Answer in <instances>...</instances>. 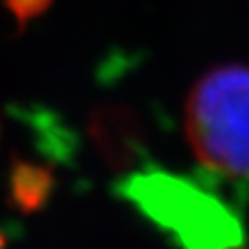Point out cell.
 I'll return each mask as SVG.
<instances>
[{
  "instance_id": "1",
  "label": "cell",
  "mask_w": 249,
  "mask_h": 249,
  "mask_svg": "<svg viewBox=\"0 0 249 249\" xmlns=\"http://www.w3.org/2000/svg\"><path fill=\"white\" fill-rule=\"evenodd\" d=\"M118 193L179 249H232L243 241L232 208L190 177L142 168L124 177Z\"/></svg>"
},
{
  "instance_id": "4",
  "label": "cell",
  "mask_w": 249,
  "mask_h": 249,
  "mask_svg": "<svg viewBox=\"0 0 249 249\" xmlns=\"http://www.w3.org/2000/svg\"><path fill=\"white\" fill-rule=\"evenodd\" d=\"M57 186V177L51 166L35 160L16 158L9 166L7 201L20 214H35L48 201Z\"/></svg>"
},
{
  "instance_id": "3",
  "label": "cell",
  "mask_w": 249,
  "mask_h": 249,
  "mask_svg": "<svg viewBox=\"0 0 249 249\" xmlns=\"http://www.w3.org/2000/svg\"><path fill=\"white\" fill-rule=\"evenodd\" d=\"M92 144L114 171H131L144 158V127L124 105H99L88 121Z\"/></svg>"
},
{
  "instance_id": "6",
  "label": "cell",
  "mask_w": 249,
  "mask_h": 249,
  "mask_svg": "<svg viewBox=\"0 0 249 249\" xmlns=\"http://www.w3.org/2000/svg\"><path fill=\"white\" fill-rule=\"evenodd\" d=\"M0 247H2V238H0Z\"/></svg>"
},
{
  "instance_id": "2",
  "label": "cell",
  "mask_w": 249,
  "mask_h": 249,
  "mask_svg": "<svg viewBox=\"0 0 249 249\" xmlns=\"http://www.w3.org/2000/svg\"><path fill=\"white\" fill-rule=\"evenodd\" d=\"M186 138L208 171L247 179L249 66H216L199 79L186 101Z\"/></svg>"
},
{
  "instance_id": "5",
  "label": "cell",
  "mask_w": 249,
  "mask_h": 249,
  "mask_svg": "<svg viewBox=\"0 0 249 249\" xmlns=\"http://www.w3.org/2000/svg\"><path fill=\"white\" fill-rule=\"evenodd\" d=\"M53 2L55 0H4V7L16 20L18 29L22 31L33 20H37L39 16H44L53 7Z\"/></svg>"
}]
</instances>
